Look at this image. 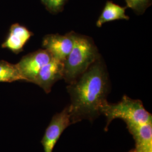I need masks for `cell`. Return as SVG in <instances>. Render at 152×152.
Segmentation results:
<instances>
[{"label": "cell", "instance_id": "cell-11", "mask_svg": "<svg viewBox=\"0 0 152 152\" xmlns=\"http://www.w3.org/2000/svg\"><path fill=\"white\" fill-rule=\"evenodd\" d=\"M23 81L15 64L0 60V82Z\"/></svg>", "mask_w": 152, "mask_h": 152}, {"label": "cell", "instance_id": "cell-4", "mask_svg": "<svg viewBox=\"0 0 152 152\" xmlns=\"http://www.w3.org/2000/svg\"><path fill=\"white\" fill-rule=\"evenodd\" d=\"M53 58L46 50L39 49L23 56L15 65L23 81L33 83L39 71Z\"/></svg>", "mask_w": 152, "mask_h": 152}, {"label": "cell", "instance_id": "cell-5", "mask_svg": "<svg viewBox=\"0 0 152 152\" xmlns=\"http://www.w3.org/2000/svg\"><path fill=\"white\" fill-rule=\"evenodd\" d=\"M71 125L69 107L67 106L61 112L55 114L45 131L41 140L44 152H53L63 131Z\"/></svg>", "mask_w": 152, "mask_h": 152}, {"label": "cell", "instance_id": "cell-8", "mask_svg": "<svg viewBox=\"0 0 152 152\" xmlns=\"http://www.w3.org/2000/svg\"><path fill=\"white\" fill-rule=\"evenodd\" d=\"M33 34V33L25 26L19 23H14L10 27L1 48L18 54L24 50L25 45Z\"/></svg>", "mask_w": 152, "mask_h": 152}, {"label": "cell", "instance_id": "cell-9", "mask_svg": "<svg viewBox=\"0 0 152 152\" xmlns=\"http://www.w3.org/2000/svg\"><path fill=\"white\" fill-rule=\"evenodd\" d=\"M127 129L135 142V148L128 152H152V123L127 125Z\"/></svg>", "mask_w": 152, "mask_h": 152}, {"label": "cell", "instance_id": "cell-14", "mask_svg": "<svg viewBox=\"0 0 152 152\" xmlns=\"http://www.w3.org/2000/svg\"><path fill=\"white\" fill-rule=\"evenodd\" d=\"M41 2H42V4H44V5H45V3H46V0H41Z\"/></svg>", "mask_w": 152, "mask_h": 152}, {"label": "cell", "instance_id": "cell-12", "mask_svg": "<svg viewBox=\"0 0 152 152\" xmlns=\"http://www.w3.org/2000/svg\"><path fill=\"white\" fill-rule=\"evenodd\" d=\"M126 7L130 8L137 15H142L152 5V0H125Z\"/></svg>", "mask_w": 152, "mask_h": 152}, {"label": "cell", "instance_id": "cell-1", "mask_svg": "<svg viewBox=\"0 0 152 152\" xmlns=\"http://www.w3.org/2000/svg\"><path fill=\"white\" fill-rule=\"evenodd\" d=\"M66 89L71 98L72 125L83 120L92 122L100 115L109 91L108 74L102 57L75 81L68 84Z\"/></svg>", "mask_w": 152, "mask_h": 152}, {"label": "cell", "instance_id": "cell-13", "mask_svg": "<svg viewBox=\"0 0 152 152\" xmlns=\"http://www.w3.org/2000/svg\"><path fill=\"white\" fill-rule=\"evenodd\" d=\"M67 0H46L45 6L49 12L56 14L63 10Z\"/></svg>", "mask_w": 152, "mask_h": 152}, {"label": "cell", "instance_id": "cell-2", "mask_svg": "<svg viewBox=\"0 0 152 152\" xmlns=\"http://www.w3.org/2000/svg\"><path fill=\"white\" fill-rule=\"evenodd\" d=\"M100 56L92 38L76 33L74 46L63 61L65 82L68 85L75 81Z\"/></svg>", "mask_w": 152, "mask_h": 152}, {"label": "cell", "instance_id": "cell-3", "mask_svg": "<svg viewBox=\"0 0 152 152\" xmlns=\"http://www.w3.org/2000/svg\"><path fill=\"white\" fill-rule=\"evenodd\" d=\"M100 112L107 118L105 131L108 130L110 124L117 118L123 120L126 125L152 123V114L145 109L141 100L132 99L126 95L117 103H110L107 101L102 105Z\"/></svg>", "mask_w": 152, "mask_h": 152}, {"label": "cell", "instance_id": "cell-7", "mask_svg": "<svg viewBox=\"0 0 152 152\" xmlns=\"http://www.w3.org/2000/svg\"><path fill=\"white\" fill-rule=\"evenodd\" d=\"M63 61L53 58L39 71L33 83L38 85L46 94H49L55 82L63 79Z\"/></svg>", "mask_w": 152, "mask_h": 152}, {"label": "cell", "instance_id": "cell-10", "mask_svg": "<svg viewBox=\"0 0 152 152\" xmlns=\"http://www.w3.org/2000/svg\"><path fill=\"white\" fill-rule=\"evenodd\" d=\"M127 8L126 6L122 7L111 1H107L102 14L98 18L96 26L98 27H101L103 24L107 22L117 20H129V16L125 14Z\"/></svg>", "mask_w": 152, "mask_h": 152}, {"label": "cell", "instance_id": "cell-6", "mask_svg": "<svg viewBox=\"0 0 152 152\" xmlns=\"http://www.w3.org/2000/svg\"><path fill=\"white\" fill-rule=\"evenodd\" d=\"M76 35V33L73 31L65 35L49 34L44 36L42 45L53 58L64 61L74 46Z\"/></svg>", "mask_w": 152, "mask_h": 152}]
</instances>
